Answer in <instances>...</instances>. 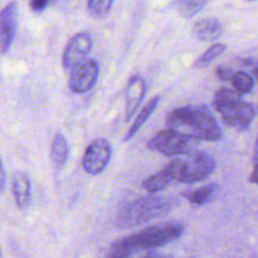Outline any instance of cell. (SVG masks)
<instances>
[{
  "label": "cell",
  "mask_w": 258,
  "mask_h": 258,
  "mask_svg": "<svg viewBox=\"0 0 258 258\" xmlns=\"http://www.w3.org/2000/svg\"><path fill=\"white\" fill-rule=\"evenodd\" d=\"M181 223L158 224L143 229L139 233L113 242L108 249L107 258H130L139 249H154L176 241L184 234Z\"/></svg>",
  "instance_id": "cell-2"
},
{
  "label": "cell",
  "mask_w": 258,
  "mask_h": 258,
  "mask_svg": "<svg viewBox=\"0 0 258 258\" xmlns=\"http://www.w3.org/2000/svg\"><path fill=\"white\" fill-rule=\"evenodd\" d=\"M253 170H252L251 175H249V183L258 184V136L254 143V151H253Z\"/></svg>",
  "instance_id": "cell-21"
},
{
  "label": "cell",
  "mask_w": 258,
  "mask_h": 258,
  "mask_svg": "<svg viewBox=\"0 0 258 258\" xmlns=\"http://www.w3.org/2000/svg\"><path fill=\"white\" fill-rule=\"evenodd\" d=\"M208 2H198V0H178L174 3V7L179 12V14L184 18H193L203 9Z\"/></svg>",
  "instance_id": "cell-18"
},
{
  "label": "cell",
  "mask_w": 258,
  "mask_h": 258,
  "mask_svg": "<svg viewBox=\"0 0 258 258\" xmlns=\"http://www.w3.org/2000/svg\"><path fill=\"white\" fill-rule=\"evenodd\" d=\"M218 184L212 183L208 184V185L202 186V188L194 189V190H188L186 193H184V198L188 199L190 203L197 204V206H204V204L213 201L217 194H218Z\"/></svg>",
  "instance_id": "cell-16"
},
{
  "label": "cell",
  "mask_w": 258,
  "mask_h": 258,
  "mask_svg": "<svg viewBox=\"0 0 258 258\" xmlns=\"http://www.w3.org/2000/svg\"><path fill=\"white\" fill-rule=\"evenodd\" d=\"M198 140L174 128L159 131L148 141V149L166 156L189 155L194 153Z\"/></svg>",
  "instance_id": "cell-6"
},
{
  "label": "cell",
  "mask_w": 258,
  "mask_h": 258,
  "mask_svg": "<svg viewBox=\"0 0 258 258\" xmlns=\"http://www.w3.org/2000/svg\"><path fill=\"white\" fill-rule=\"evenodd\" d=\"M70 156V146L62 131H57L53 138L52 148H50V158L57 169H62L66 165Z\"/></svg>",
  "instance_id": "cell-14"
},
{
  "label": "cell",
  "mask_w": 258,
  "mask_h": 258,
  "mask_svg": "<svg viewBox=\"0 0 258 258\" xmlns=\"http://www.w3.org/2000/svg\"><path fill=\"white\" fill-rule=\"evenodd\" d=\"M178 202L174 198L161 196H148L123 203L118 208L115 226L118 229H127L145 222L160 218L170 213Z\"/></svg>",
  "instance_id": "cell-3"
},
{
  "label": "cell",
  "mask_w": 258,
  "mask_h": 258,
  "mask_svg": "<svg viewBox=\"0 0 258 258\" xmlns=\"http://www.w3.org/2000/svg\"><path fill=\"white\" fill-rule=\"evenodd\" d=\"M227 49L226 44L223 43H216L212 47H209L198 59L194 62V68H204L208 67L213 60H216L219 55H222L224 53V50Z\"/></svg>",
  "instance_id": "cell-17"
},
{
  "label": "cell",
  "mask_w": 258,
  "mask_h": 258,
  "mask_svg": "<svg viewBox=\"0 0 258 258\" xmlns=\"http://www.w3.org/2000/svg\"><path fill=\"white\" fill-rule=\"evenodd\" d=\"M159 101H160V97H159V96H155V97L151 98V100L149 101V102L146 103L143 108H141V111L139 112L138 117L135 118V121H134V123L131 125V127L128 128V131L126 133V135L123 136V143H128V141H131V139H134V136H135L136 134H138V131L143 127L144 123L148 121V118L153 115V112L155 111V108L158 107Z\"/></svg>",
  "instance_id": "cell-15"
},
{
  "label": "cell",
  "mask_w": 258,
  "mask_h": 258,
  "mask_svg": "<svg viewBox=\"0 0 258 258\" xmlns=\"http://www.w3.org/2000/svg\"><path fill=\"white\" fill-rule=\"evenodd\" d=\"M216 73H217V76H218L219 80L226 81V82L227 81H229V82H231L232 78H233V76H234L233 71H232L231 68H227V67H218L217 68Z\"/></svg>",
  "instance_id": "cell-22"
},
{
  "label": "cell",
  "mask_w": 258,
  "mask_h": 258,
  "mask_svg": "<svg viewBox=\"0 0 258 258\" xmlns=\"http://www.w3.org/2000/svg\"><path fill=\"white\" fill-rule=\"evenodd\" d=\"M2 191L5 190V168L4 165L2 166Z\"/></svg>",
  "instance_id": "cell-25"
},
{
  "label": "cell",
  "mask_w": 258,
  "mask_h": 258,
  "mask_svg": "<svg viewBox=\"0 0 258 258\" xmlns=\"http://www.w3.org/2000/svg\"><path fill=\"white\" fill-rule=\"evenodd\" d=\"M12 190L17 207L22 211L27 209L32 199L30 191V180L23 171H15L12 176Z\"/></svg>",
  "instance_id": "cell-12"
},
{
  "label": "cell",
  "mask_w": 258,
  "mask_h": 258,
  "mask_svg": "<svg viewBox=\"0 0 258 258\" xmlns=\"http://www.w3.org/2000/svg\"><path fill=\"white\" fill-rule=\"evenodd\" d=\"M169 128L191 136L196 140L219 141L223 136L216 117L206 106L188 105L174 108L166 115Z\"/></svg>",
  "instance_id": "cell-1"
},
{
  "label": "cell",
  "mask_w": 258,
  "mask_h": 258,
  "mask_svg": "<svg viewBox=\"0 0 258 258\" xmlns=\"http://www.w3.org/2000/svg\"><path fill=\"white\" fill-rule=\"evenodd\" d=\"M50 2L48 0H34V2H30L29 8L34 13H42L43 10H45V8L49 7Z\"/></svg>",
  "instance_id": "cell-23"
},
{
  "label": "cell",
  "mask_w": 258,
  "mask_h": 258,
  "mask_svg": "<svg viewBox=\"0 0 258 258\" xmlns=\"http://www.w3.org/2000/svg\"><path fill=\"white\" fill-rule=\"evenodd\" d=\"M193 33L202 42H212L223 34V25L217 18H203L194 24Z\"/></svg>",
  "instance_id": "cell-13"
},
{
  "label": "cell",
  "mask_w": 258,
  "mask_h": 258,
  "mask_svg": "<svg viewBox=\"0 0 258 258\" xmlns=\"http://www.w3.org/2000/svg\"><path fill=\"white\" fill-rule=\"evenodd\" d=\"M18 4L15 2L5 5L0 14V43L3 54L12 48L18 25Z\"/></svg>",
  "instance_id": "cell-10"
},
{
  "label": "cell",
  "mask_w": 258,
  "mask_h": 258,
  "mask_svg": "<svg viewBox=\"0 0 258 258\" xmlns=\"http://www.w3.org/2000/svg\"><path fill=\"white\" fill-rule=\"evenodd\" d=\"M146 95V82L141 76H133L128 80L126 87V106L125 113L126 120H130L138 108L140 107L144 97Z\"/></svg>",
  "instance_id": "cell-11"
},
{
  "label": "cell",
  "mask_w": 258,
  "mask_h": 258,
  "mask_svg": "<svg viewBox=\"0 0 258 258\" xmlns=\"http://www.w3.org/2000/svg\"><path fill=\"white\" fill-rule=\"evenodd\" d=\"M141 258H169V257L163 256V254H159V253H148Z\"/></svg>",
  "instance_id": "cell-24"
},
{
  "label": "cell",
  "mask_w": 258,
  "mask_h": 258,
  "mask_svg": "<svg viewBox=\"0 0 258 258\" xmlns=\"http://www.w3.org/2000/svg\"><path fill=\"white\" fill-rule=\"evenodd\" d=\"M214 106L224 122L239 133L248 130L256 117L253 106L243 101L241 95L231 88L223 87L217 91Z\"/></svg>",
  "instance_id": "cell-4"
},
{
  "label": "cell",
  "mask_w": 258,
  "mask_h": 258,
  "mask_svg": "<svg viewBox=\"0 0 258 258\" xmlns=\"http://www.w3.org/2000/svg\"><path fill=\"white\" fill-rule=\"evenodd\" d=\"M112 156V148L107 139H96L85 150L82 166L90 175H98L107 168Z\"/></svg>",
  "instance_id": "cell-7"
},
{
  "label": "cell",
  "mask_w": 258,
  "mask_h": 258,
  "mask_svg": "<svg viewBox=\"0 0 258 258\" xmlns=\"http://www.w3.org/2000/svg\"><path fill=\"white\" fill-rule=\"evenodd\" d=\"M100 75V64L96 59H86L71 71L70 90L73 93H85L93 88Z\"/></svg>",
  "instance_id": "cell-9"
},
{
  "label": "cell",
  "mask_w": 258,
  "mask_h": 258,
  "mask_svg": "<svg viewBox=\"0 0 258 258\" xmlns=\"http://www.w3.org/2000/svg\"><path fill=\"white\" fill-rule=\"evenodd\" d=\"M231 82H232V86H233L234 91H236L237 93H239V95H246V93H249L254 86L253 78L246 72L234 73Z\"/></svg>",
  "instance_id": "cell-20"
},
{
  "label": "cell",
  "mask_w": 258,
  "mask_h": 258,
  "mask_svg": "<svg viewBox=\"0 0 258 258\" xmlns=\"http://www.w3.org/2000/svg\"><path fill=\"white\" fill-rule=\"evenodd\" d=\"M92 38L87 32H81L68 40L62 55V64L64 70H71L85 62L86 57L92 49Z\"/></svg>",
  "instance_id": "cell-8"
},
{
  "label": "cell",
  "mask_w": 258,
  "mask_h": 258,
  "mask_svg": "<svg viewBox=\"0 0 258 258\" xmlns=\"http://www.w3.org/2000/svg\"><path fill=\"white\" fill-rule=\"evenodd\" d=\"M169 165L173 169L175 181L190 184L207 180L216 171L217 161L206 151H194L185 159H175Z\"/></svg>",
  "instance_id": "cell-5"
},
{
  "label": "cell",
  "mask_w": 258,
  "mask_h": 258,
  "mask_svg": "<svg viewBox=\"0 0 258 258\" xmlns=\"http://www.w3.org/2000/svg\"><path fill=\"white\" fill-rule=\"evenodd\" d=\"M112 7V0H90L87 3L88 14L96 19H102V18L107 17Z\"/></svg>",
  "instance_id": "cell-19"
},
{
  "label": "cell",
  "mask_w": 258,
  "mask_h": 258,
  "mask_svg": "<svg viewBox=\"0 0 258 258\" xmlns=\"http://www.w3.org/2000/svg\"><path fill=\"white\" fill-rule=\"evenodd\" d=\"M253 73H254V77H256V78H257V81H258V63L256 64V67H254Z\"/></svg>",
  "instance_id": "cell-26"
}]
</instances>
